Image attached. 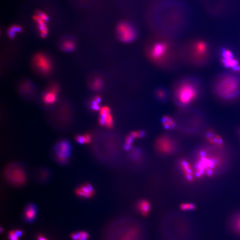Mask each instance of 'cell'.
Returning a JSON list of instances; mask_svg holds the SVG:
<instances>
[{"label":"cell","instance_id":"cell-18","mask_svg":"<svg viewBox=\"0 0 240 240\" xmlns=\"http://www.w3.org/2000/svg\"><path fill=\"white\" fill-rule=\"evenodd\" d=\"M137 209L140 214L143 216H146L149 212L150 209V205L149 201L146 200L140 201L137 203Z\"/></svg>","mask_w":240,"mask_h":240},{"label":"cell","instance_id":"cell-7","mask_svg":"<svg viewBox=\"0 0 240 240\" xmlns=\"http://www.w3.org/2000/svg\"><path fill=\"white\" fill-rule=\"evenodd\" d=\"M208 46L203 41L196 42L192 50V58L196 64H202L208 58Z\"/></svg>","mask_w":240,"mask_h":240},{"label":"cell","instance_id":"cell-1","mask_svg":"<svg viewBox=\"0 0 240 240\" xmlns=\"http://www.w3.org/2000/svg\"><path fill=\"white\" fill-rule=\"evenodd\" d=\"M213 89L215 94L221 99H235L240 95V78L234 74L222 73L215 79Z\"/></svg>","mask_w":240,"mask_h":240},{"label":"cell","instance_id":"cell-24","mask_svg":"<svg viewBox=\"0 0 240 240\" xmlns=\"http://www.w3.org/2000/svg\"><path fill=\"white\" fill-rule=\"evenodd\" d=\"M134 140L130 134L126 137V140H125V144L124 145V148L125 150H130Z\"/></svg>","mask_w":240,"mask_h":240},{"label":"cell","instance_id":"cell-29","mask_svg":"<svg viewBox=\"0 0 240 240\" xmlns=\"http://www.w3.org/2000/svg\"><path fill=\"white\" fill-rule=\"evenodd\" d=\"M37 14H38V15L40 16V18L42 19L43 20H44V21H45V22H46V21H47L48 20V15H47L46 14L43 13V12H41V11H39V12H38V13H37Z\"/></svg>","mask_w":240,"mask_h":240},{"label":"cell","instance_id":"cell-39","mask_svg":"<svg viewBox=\"0 0 240 240\" xmlns=\"http://www.w3.org/2000/svg\"><path fill=\"white\" fill-rule=\"evenodd\" d=\"M233 70H234V71L238 72L240 73V65H239L238 66H237L236 68H235L233 69Z\"/></svg>","mask_w":240,"mask_h":240},{"label":"cell","instance_id":"cell-3","mask_svg":"<svg viewBox=\"0 0 240 240\" xmlns=\"http://www.w3.org/2000/svg\"><path fill=\"white\" fill-rule=\"evenodd\" d=\"M201 88L199 82L196 79L185 80L179 84L175 92L178 103L187 106L197 99L199 95Z\"/></svg>","mask_w":240,"mask_h":240},{"label":"cell","instance_id":"cell-2","mask_svg":"<svg viewBox=\"0 0 240 240\" xmlns=\"http://www.w3.org/2000/svg\"><path fill=\"white\" fill-rule=\"evenodd\" d=\"M222 163L223 159L220 155L205 150L201 151L194 167L196 177H213Z\"/></svg>","mask_w":240,"mask_h":240},{"label":"cell","instance_id":"cell-16","mask_svg":"<svg viewBox=\"0 0 240 240\" xmlns=\"http://www.w3.org/2000/svg\"><path fill=\"white\" fill-rule=\"evenodd\" d=\"M37 214V208L34 205L29 204L26 207L25 211V217L29 221L34 220Z\"/></svg>","mask_w":240,"mask_h":240},{"label":"cell","instance_id":"cell-4","mask_svg":"<svg viewBox=\"0 0 240 240\" xmlns=\"http://www.w3.org/2000/svg\"><path fill=\"white\" fill-rule=\"evenodd\" d=\"M116 30L118 39L122 42L131 43L136 38L135 29L128 22H120L117 25Z\"/></svg>","mask_w":240,"mask_h":240},{"label":"cell","instance_id":"cell-20","mask_svg":"<svg viewBox=\"0 0 240 240\" xmlns=\"http://www.w3.org/2000/svg\"><path fill=\"white\" fill-rule=\"evenodd\" d=\"M221 62L224 67L233 70L239 65L238 62L234 57L229 59H221Z\"/></svg>","mask_w":240,"mask_h":240},{"label":"cell","instance_id":"cell-30","mask_svg":"<svg viewBox=\"0 0 240 240\" xmlns=\"http://www.w3.org/2000/svg\"><path fill=\"white\" fill-rule=\"evenodd\" d=\"M99 103L96 102V101H95V100L93 99V101L92 103L91 106L93 110L96 111L99 110L101 107H100V106H99Z\"/></svg>","mask_w":240,"mask_h":240},{"label":"cell","instance_id":"cell-25","mask_svg":"<svg viewBox=\"0 0 240 240\" xmlns=\"http://www.w3.org/2000/svg\"><path fill=\"white\" fill-rule=\"evenodd\" d=\"M103 86V81L101 78H96L93 83V88L94 90H100Z\"/></svg>","mask_w":240,"mask_h":240},{"label":"cell","instance_id":"cell-37","mask_svg":"<svg viewBox=\"0 0 240 240\" xmlns=\"http://www.w3.org/2000/svg\"><path fill=\"white\" fill-rule=\"evenodd\" d=\"M71 237L72 239L73 240H78V238H77L75 233L72 234L71 235Z\"/></svg>","mask_w":240,"mask_h":240},{"label":"cell","instance_id":"cell-6","mask_svg":"<svg viewBox=\"0 0 240 240\" xmlns=\"http://www.w3.org/2000/svg\"><path fill=\"white\" fill-rule=\"evenodd\" d=\"M6 177L15 185H21L25 183L26 179L25 172L21 167L17 165H11L7 169Z\"/></svg>","mask_w":240,"mask_h":240},{"label":"cell","instance_id":"cell-13","mask_svg":"<svg viewBox=\"0 0 240 240\" xmlns=\"http://www.w3.org/2000/svg\"><path fill=\"white\" fill-rule=\"evenodd\" d=\"M206 139L208 143L218 149H223L224 147V142L221 137L215 134L212 131H208L206 133Z\"/></svg>","mask_w":240,"mask_h":240},{"label":"cell","instance_id":"cell-5","mask_svg":"<svg viewBox=\"0 0 240 240\" xmlns=\"http://www.w3.org/2000/svg\"><path fill=\"white\" fill-rule=\"evenodd\" d=\"M71 146L68 141L63 140L57 142L54 148V154L57 161L61 164L67 163L70 156Z\"/></svg>","mask_w":240,"mask_h":240},{"label":"cell","instance_id":"cell-38","mask_svg":"<svg viewBox=\"0 0 240 240\" xmlns=\"http://www.w3.org/2000/svg\"><path fill=\"white\" fill-rule=\"evenodd\" d=\"M38 240H47L44 236L41 235H39L38 237Z\"/></svg>","mask_w":240,"mask_h":240},{"label":"cell","instance_id":"cell-35","mask_svg":"<svg viewBox=\"0 0 240 240\" xmlns=\"http://www.w3.org/2000/svg\"><path fill=\"white\" fill-rule=\"evenodd\" d=\"M157 95L159 98L163 99L165 96V93L162 90H159L157 93Z\"/></svg>","mask_w":240,"mask_h":240},{"label":"cell","instance_id":"cell-12","mask_svg":"<svg viewBox=\"0 0 240 240\" xmlns=\"http://www.w3.org/2000/svg\"><path fill=\"white\" fill-rule=\"evenodd\" d=\"M94 193L93 187L89 183L82 184L75 190L76 195L82 198H90L93 196Z\"/></svg>","mask_w":240,"mask_h":240},{"label":"cell","instance_id":"cell-27","mask_svg":"<svg viewBox=\"0 0 240 240\" xmlns=\"http://www.w3.org/2000/svg\"><path fill=\"white\" fill-rule=\"evenodd\" d=\"M132 137L133 138L137 139V138H142L145 136V134L142 131H137L132 132L130 134Z\"/></svg>","mask_w":240,"mask_h":240},{"label":"cell","instance_id":"cell-32","mask_svg":"<svg viewBox=\"0 0 240 240\" xmlns=\"http://www.w3.org/2000/svg\"><path fill=\"white\" fill-rule=\"evenodd\" d=\"M235 228L236 230L240 233V216H239L235 222Z\"/></svg>","mask_w":240,"mask_h":240},{"label":"cell","instance_id":"cell-8","mask_svg":"<svg viewBox=\"0 0 240 240\" xmlns=\"http://www.w3.org/2000/svg\"><path fill=\"white\" fill-rule=\"evenodd\" d=\"M169 48V45L167 43L165 42L157 43L152 47L150 51V57L154 61L160 62L166 56Z\"/></svg>","mask_w":240,"mask_h":240},{"label":"cell","instance_id":"cell-21","mask_svg":"<svg viewBox=\"0 0 240 240\" xmlns=\"http://www.w3.org/2000/svg\"><path fill=\"white\" fill-rule=\"evenodd\" d=\"M22 28L18 25H13L11 26L8 30V35L10 38H13L14 37L15 32H21Z\"/></svg>","mask_w":240,"mask_h":240},{"label":"cell","instance_id":"cell-11","mask_svg":"<svg viewBox=\"0 0 240 240\" xmlns=\"http://www.w3.org/2000/svg\"><path fill=\"white\" fill-rule=\"evenodd\" d=\"M179 166L185 179L188 182H193L196 177L195 174L194 168L190 162L186 160H181L179 163Z\"/></svg>","mask_w":240,"mask_h":240},{"label":"cell","instance_id":"cell-40","mask_svg":"<svg viewBox=\"0 0 240 240\" xmlns=\"http://www.w3.org/2000/svg\"><path fill=\"white\" fill-rule=\"evenodd\" d=\"M239 134H240V130H239Z\"/></svg>","mask_w":240,"mask_h":240},{"label":"cell","instance_id":"cell-23","mask_svg":"<svg viewBox=\"0 0 240 240\" xmlns=\"http://www.w3.org/2000/svg\"><path fill=\"white\" fill-rule=\"evenodd\" d=\"M222 59H229L234 58V55L231 51L227 49H222L221 52Z\"/></svg>","mask_w":240,"mask_h":240},{"label":"cell","instance_id":"cell-17","mask_svg":"<svg viewBox=\"0 0 240 240\" xmlns=\"http://www.w3.org/2000/svg\"><path fill=\"white\" fill-rule=\"evenodd\" d=\"M33 19L38 23L41 37L43 38H45L48 33L47 27L45 24L46 22L41 19L38 14L33 16Z\"/></svg>","mask_w":240,"mask_h":240},{"label":"cell","instance_id":"cell-10","mask_svg":"<svg viewBox=\"0 0 240 240\" xmlns=\"http://www.w3.org/2000/svg\"><path fill=\"white\" fill-rule=\"evenodd\" d=\"M34 63L36 67L43 73H48L51 69L50 60L44 54H37L34 57Z\"/></svg>","mask_w":240,"mask_h":240},{"label":"cell","instance_id":"cell-22","mask_svg":"<svg viewBox=\"0 0 240 240\" xmlns=\"http://www.w3.org/2000/svg\"><path fill=\"white\" fill-rule=\"evenodd\" d=\"M180 207L181 210L185 211L194 210L196 208L195 205L194 204L191 203H184L181 204Z\"/></svg>","mask_w":240,"mask_h":240},{"label":"cell","instance_id":"cell-28","mask_svg":"<svg viewBox=\"0 0 240 240\" xmlns=\"http://www.w3.org/2000/svg\"><path fill=\"white\" fill-rule=\"evenodd\" d=\"M9 240H19V237L15 233V231H11L9 232L8 236Z\"/></svg>","mask_w":240,"mask_h":240},{"label":"cell","instance_id":"cell-9","mask_svg":"<svg viewBox=\"0 0 240 240\" xmlns=\"http://www.w3.org/2000/svg\"><path fill=\"white\" fill-rule=\"evenodd\" d=\"M175 146V143L173 140L168 137H161L156 142L157 150L160 153L164 154L172 153L174 150Z\"/></svg>","mask_w":240,"mask_h":240},{"label":"cell","instance_id":"cell-15","mask_svg":"<svg viewBox=\"0 0 240 240\" xmlns=\"http://www.w3.org/2000/svg\"><path fill=\"white\" fill-rule=\"evenodd\" d=\"M99 119V124L101 126H105L107 128H111L113 125V118L111 113L100 115Z\"/></svg>","mask_w":240,"mask_h":240},{"label":"cell","instance_id":"cell-26","mask_svg":"<svg viewBox=\"0 0 240 240\" xmlns=\"http://www.w3.org/2000/svg\"><path fill=\"white\" fill-rule=\"evenodd\" d=\"M63 48L64 50L71 51L74 49V43L70 41H66L63 43Z\"/></svg>","mask_w":240,"mask_h":240},{"label":"cell","instance_id":"cell-19","mask_svg":"<svg viewBox=\"0 0 240 240\" xmlns=\"http://www.w3.org/2000/svg\"><path fill=\"white\" fill-rule=\"evenodd\" d=\"M162 122L163 127L166 130H172L175 127V122L171 117L165 116L162 118Z\"/></svg>","mask_w":240,"mask_h":240},{"label":"cell","instance_id":"cell-14","mask_svg":"<svg viewBox=\"0 0 240 240\" xmlns=\"http://www.w3.org/2000/svg\"><path fill=\"white\" fill-rule=\"evenodd\" d=\"M58 88L56 86H53L49 91L47 92L43 97L44 102L47 104L54 103L57 99Z\"/></svg>","mask_w":240,"mask_h":240},{"label":"cell","instance_id":"cell-33","mask_svg":"<svg viewBox=\"0 0 240 240\" xmlns=\"http://www.w3.org/2000/svg\"><path fill=\"white\" fill-rule=\"evenodd\" d=\"M83 136L85 139V144H89L90 143L92 140V137L89 134H86Z\"/></svg>","mask_w":240,"mask_h":240},{"label":"cell","instance_id":"cell-36","mask_svg":"<svg viewBox=\"0 0 240 240\" xmlns=\"http://www.w3.org/2000/svg\"><path fill=\"white\" fill-rule=\"evenodd\" d=\"M14 231H15V233L19 237H20L22 235L23 232L22 230L17 229V230H15Z\"/></svg>","mask_w":240,"mask_h":240},{"label":"cell","instance_id":"cell-34","mask_svg":"<svg viewBox=\"0 0 240 240\" xmlns=\"http://www.w3.org/2000/svg\"><path fill=\"white\" fill-rule=\"evenodd\" d=\"M81 234H82V236L79 240H87L88 239L89 235L87 233L84 232V231H82L81 232Z\"/></svg>","mask_w":240,"mask_h":240},{"label":"cell","instance_id":"cell-31","mask_svg":"<svg viewBox=\"0 0 240 240\" xmlns=\"http://www.w3.org/2000/svg\"><path fill=\"white\" fill-rule=\"evenodd\" d=\"M76 140L77 143L80 144H85V139L84 136L78 135L76 137Z\"/></svg>","mask_w":240,"mask_h":240}]
</instances>
